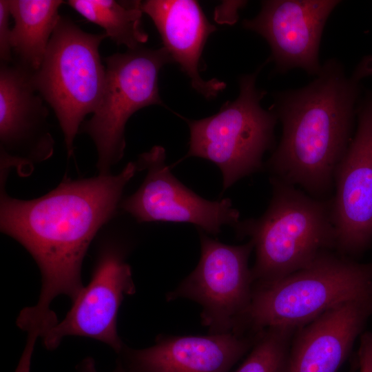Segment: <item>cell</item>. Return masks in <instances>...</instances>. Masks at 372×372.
I'll list each match as a JSON object with an SVG mask.
<instances>
[{
  "label": "cell",
  "mask_w": 372,
  "mask_h": 372,
  "mask_svg": "<svg viewBox=\"0 0 372 372\" xmlns=\"http://www.w3.org/2000/svg\"><path fill=\"white\" fill-rule=\"evenodd\" d=\"M138 171L129 163L116 175L85 179L66 177L53 190L30 200L9 196L1 182V231L32 255L42 276L38 303L25 308L17 325L34 346L57 324L50 305L55 297L74 300L83 287L81 271L87 249L99 229L113 217L123 190Z\"/></svg>",
  "instance_id": "6da1fadb"
},
{
  "label": "cell",
  "mask_w": 372,
  "mask_h": 372,
  "mask_svg": "<svg viewBox=\"0 0 372 372\" xmlns=\"http://www.w3.org/2000/svg\"><path fill=\"white\" fill-rule=\"evenodd\" d=\"M371 76L372 56L362 59L350 76L329 59L309 85L276 96L271 109L282 123V135L267 163L271 176L328 198L352 139L361 82Z\"/></svg>",
  "instance_id": "7a4b0ae2"
},
{
  "label": "cell",
  "mask_w": 372,
  "mask_h": 372,
  "mask_svg": "<svg viewBox=\"0 0 372 372\" xmlns=\"http://www.w3.org/2000/svg\"><path fill=\"white\" fill-rule=\"evenodd\" d=\"M366 299H372V260L362 263L328 250L280 280L254 284L235 331L256 335L274 326L299 328L339 304Z\"/></svg>",
  "instance_id": "3957f363"
},
{
  "label": "cell",
  "mask_w": 372,
  "mask_h": 372,
  "mask_svg": "<svg viewBox=\"0 0 372 372\" xmlns=\"http://www.w3.org/2000/svg\"><path fill=\"white\" fill-rule=\"evenodd\" d=\"M272 198L259 218L236 225L238 237H249L256 251L254 284L280 280L335 250L331 198H319L271 176Z\"/></svg>",
  "instance_id": "277c9868"
},
{
  "label": "cell",
  "mask_w": 372,
  "mask_h": 372,
  "mask_svg": "<svg viewBox=\"0 0 372 372\" xmlns=\"http://www.w3.org/2000/svg\"><path fill=\"white\" fill-rule=\"evenodd\" d=\"M106 37L61 16L41 66L32 73L34 89L57 118L68 156L85 117L95 112L103 94L106 69L99 49Z\"/></svg>",
  "instance_id": "5b68a950"
},
{
  "label": "cell",
  "mask_w": 372,
  "mask_h": 372,
  "mask_svg": "<svg viewBox=\"0 0 372 372\" xmlns=\"http://www.w3.org/2000/svg\"><path fill=\"white\" fill-rule=\"evenodd\" d=\"M259 71L241 76L238 96L225 102L215 114L199 120L183 118L190 132L185 158L198 157L216 164L223 174V189L261 170L265 152L274 145L278 117L272 109L260 105L266 92L256 86Z\"/></svg>",
  "instance_id": "8992f818"
},
{
  "label": "cell",
  "mask_w": 372,
  "mask_h": 372,
  "mask_svg": "<svg viewBox=\"0 0 372 372\" xmlns=\"http://www.w3.org/2000/svg\"><path fill=\"white\" fill-rule=\"evenodd\" d=\"M106 79L101 102L79 132L90 136L97 151L100 175L110 174L111 167L123 156L125 127L138 110L152 105L164 106L158 89L161 68L173 63L163 47H138L105 59Z\"/></svg>",
  "instance_id": "52a82bcc"
},
{
  "label": "cell",
  "mask_w": 372,
  "mask_h": 372,
  "mask_svg": "<svg viewBox=\"0 0 372 372\" xmlns=\"http://www.w3.org/2000/svg\"><path fill=\"white\" fill-rule=\"evenodd\" d=\"M201 254L195 269L173 291L167 302L187 298L202 307L201 322L209 333L234 332L249 307L254 288L249 258L251 240L240 245L222 243L200 232Z\"/></svg>",
  "instance_id": "ba28073f"
},
{
  "label": "cell",
  "mask_w": 372,
  "mask_h": 372,
  "mask_svg": "<svg viewBox=\"0 0 372 372\" xmlns=\"http://www.w3.org/2000/svg\"><path fill=\"white\" fill-rule=\"evenodd\" d=\"M358 127L333 177L335 251L358 260L372 245V93L357 110Z\"/></svg>",
  "instance_id": "9c48e42d"
},
{
  "label": "cell",
  "mask_w": 372,
  "mask_h": 372,
  "mask_svg": "<svg viewBox=\"0 0 372 372\" xmlns=\"http://www.w3.org/2000/svg\"><path fill=\"white\" fill-rule=\"evenodd\" d=\"M165 149L154 146L135 162L137 170L146 176L137 189L125 198L121 207L138 222L166 221L195 225L200 231L217 234L222 226L235 227L239 212L230 199L210 201L182 184L165 163Z\"/></svg>",
  "instance_id": "30bf717a"
},
{
  "label": "cell",
  "mask_w": 372,
  "mask_h": 372,
  "mask_svg": "<svg viewBox=\"0 0 372 372\" xmlns=\"http://www.w3.org/2000/svg\"><path fill=\"white\" fill-rule=\"evenodd\" d=\"M125 257V248L118 242H108L101 248L90 283L73 300L65 318L43 337L48 349L56 348L67 335H79L105 342L116 353L122 351L117 315L124 296L135 293Z\"/></svg>",
  "instance_id": "8fae6325"
},
{
  "label": "cell",
  "mask_w": 372,
  "mask_h": 372,
  "mask_svg": "<svg viewBox=\"0 0 372 372\" xmlns=\"http://www.w3.org/2000/svg\"><path fill=\"white\" fill-rule=\"evenodd\" d=\"M32 72L14 61L1 63V175L13 167L19 174H30L54 152L48 110L32 85Z\"/></svg>",
  "instance_id": "7c38bea8"
},
{
  "label": "cell",
  "mask_w": 372,
  "mask_h": 372,
  "mask_svg": "<svg viewBox=\"0 0 372 372\" xmlns=\"http://www.w3.org/2000/svg\"><path fill=\"white\" fill-rule=\"evenodd\" d=\"M340 3L337 0H267L258 14L245 19V28L269 43L276 71L300 68L317 76L322 68L318 54L328 17Z\"/></svg>",
  "instance_id": "4fadbf2b"
},
{
  "label": "cell",
  "mask_w": 372,
  "mask_h": 372,
  "mask_svg": "<svg viewBox=\"0 0 372 372\" xmlns=\"http://www.w3.org/2000/svg\"><path fill=\"white\" fill-rule=\"evenodd\" d=\"M258 335L234 332L163 335L150 347L124 346L121 352L127 372H229L251 350Z\"/></svg>",
  "instance_id": "5bb4252c"
},
{
  "label": "cell",
  "mask_w": 372,
  "mask_h": 372,
  "mask_svg": "<svg viewBox=\"0 0 372 372\" xmlns=\"http://www.w3.org/2000/svg\"><path fill=\"white\" fill-rule=\"evenodd\" d=\"M372 318V299L349 301L328 310L295 332L289 372H338Z\"/></svg>",
  "instance_id": "9a60e30c"
},
{
  "label": "cell",
  "mask_w": 372,
  "mask_h": 372,
  "mask_svg": "<svg viewBox=\"0 0 372 372\" xmlns=\"http://www.w3.org/2000/svg\"><path fill=\"white\" fill-rule=\"evenodd\" d=\"M141 8L154 22L172 62L188 76L191 86L206 99L223 91L226 83L203 79L199 65L204 45L216 28L194 0H147Z\"/></svg>",
  "instance_id": "2e32d148"
},
{
  "label": "cell",
  "mask_w": 372,
  "mask_h": 372,
  "mask_svg": "<svg viewBox=\"0 0 372 372\" xmlns=\"http://www.w3.org/2000/svg\"><path fill=\"white\" fill-rule=\"evenodd\" d=\"M11 17L13 61L32 72L41 65L50 39L60 18L61 0H8Z\"/></svg>",
  "instance_id": "e0dca14e"
},
{
  "label": "cell",
  "mask_w": 372,
  "mask_h": 372,
  "mask_svg": "<svg viewBox=\"0 0 372 372\" xmlns=\"http://www.w3.org/2000/svg\"><path fill=\"white\" fill-rule=\"evenodd\" d=\"M66 3L87 21L103 28L107 37L116 45L133 50L148 40L141 23V1L68 0Z\"/></svg>",
  "instance_id": "ac0fdd59"
},
{
  "label": "cell",
  "mask_w": 372,
  "mask_h": 372,
  "mask_svg": "<svg viewBox=\"0 0 372 372\" xmlns=\"http://www.w3.org/2000/svg\"><path fill=\"white\" fill-rule=\"evenodd\" d=\"M298 327L274 326L258 333L246 359L234 372H289V351Z\"/></svg>",
  "instance_id": "d6986e66"
},
{
  "label": "cell",
  "mask_w": 372,
  "mask_h": 372,
  "mask_svg": "<svg viewBox=\"0 0 372 372\" xmlns=\"http://www.w3.org/2000/svg\"><path fill=\"white\" fill-rule=\"evenodd\" d=\"M11 16L8 0H0V59L1 63H10L13 61L11 45L12 29L10 28Z\"/></svg>",
  "instance_id": "ffe728a7"
},
{
  "label": "cell",
  "mask_w": 372,
  "mask_h": 372,
  "mask_svg": "<svg viewBox=\"0 0 372 372\" xmlns=\"http://www.w3.org/2000/svg\"><path fill=\"white\" fill-rule=\"evenodd\" d=\"M356 356L360 372H372V331L364 332L360 335Z\"/></svg>",
  "instance_id": "44dd1931"
},
{
  "label": "cell",
  "mask_w": 372,
  "mask_h": 372,
  "mask_svg": "<svg viewBox=\"0 0 372 372\" xmlns=\"http://www.w3.org/2000/svg\"><path fill=\"white\" fill-rule=\"evenodd\" d=\"M78 372H99L96 369L95 363L92 358L85 359L79 365ZM112 372H127L123 364L119 362Z\"/></svg>",
  "instance_id": "7402d4cb"
},
{
  "label": "cell",
  "mask_w": 372,
  "mask_h": 372,
  "mask_svg": "<svg viewBox=\"0 0 372 372\" xmlns=\"http://www.w3.org/2000/svg\"><path fill=\"white\" fill-rule=\"evenodd\" d=\"M358 369V362L357 357L355 356L352 362L351 366L349 372H355Z\"/></svg>",
  "instance_id": "603a6c76"
}]
</instances>
